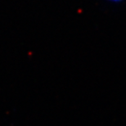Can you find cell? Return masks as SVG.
I'll return each mask as SVG.
<instances>
[{"label":"cell","instance_id":"1","mask_svg":"<svg viewBox=\"0 0 126 126\" xmlns=\"http://www.w3.org/2000/svg\"><path fill=\"white\" fill-rule=\"evenodd\" d=\"M106 2H111V3H120V2H124L125 0H105Z\"/></svg>","mask_w":126,"mask_h":126}]
</instances>
